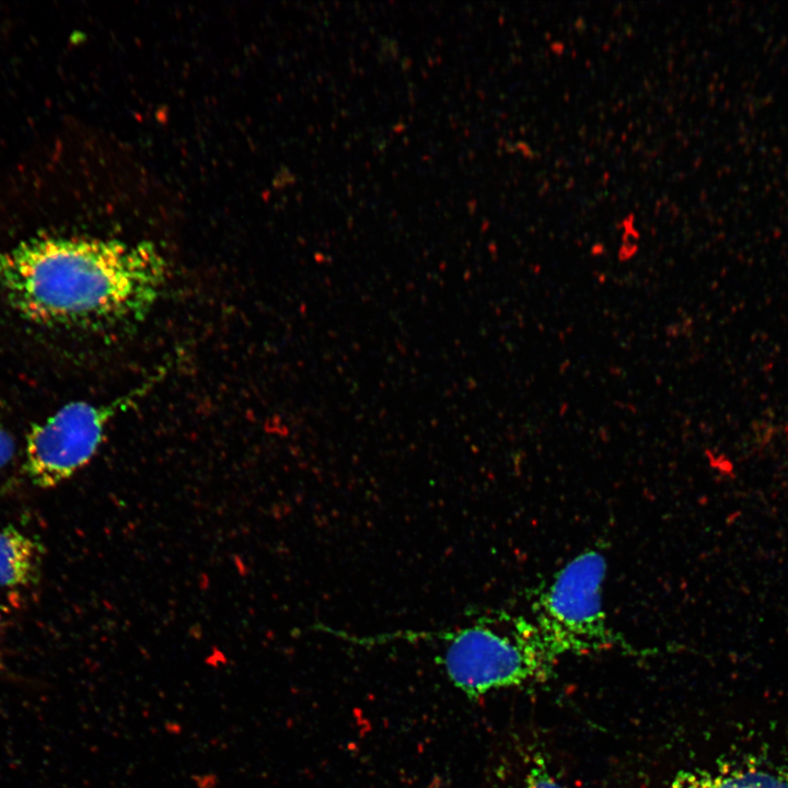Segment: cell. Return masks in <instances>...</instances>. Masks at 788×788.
<instances>
[{
    "label": "cell",
    "instance_id": "4",
    "mask_svg": "<svg viewBox=\"0 0 788 788\" xmlns=\"http://www.w3.org/2000/svg\"><path fill=\"white\" fill-rule=\"evenodd\" d=\"M154 381L106 404L71 402L27 434L25 468L38 487L51 488L70 478L95 455L109 421L148 393Z\"/></svg>",
    "mask_w": 788,
    "mask_h": 788
},
{
    "label": "cell",
    "instance_id": "1",
    "mask_svg": "<svg viewBox=\"0 0 788 788\" xmlns=\"http://www.w3.org/2000/svg\"><path fill=\"white\" fill-rule=\"evenodd\" d=\"M166 263L150 244L44 236L0 251V293L26 320L51 326L141 318Z\"/></svg>",
    "mask_w": 788,
    "mask_h": 788
},
{
    "label": "cell",
    "instance_id": "2",
    "mask_svg": "<svg viewBox=\"0 0 788 788\" xmlns=\"http://www.w3.org/2000/svg\"><path fill=\"white\" fill-rule=\"evenodd\" d=\"M557 660L532 622L513 618L508 630L479 622L445 638L440 656L452 685L471 699L490 692L545 681Z\"/></svg>",
    "mask_w": 788,
    "mask_h": 788
},
{
    "label": "cell",
    "instance_id": "8",
    "mask_svg": "<svg viewBox=\"0 0 788 788\" xmlns=\"http://www.w3.org/2000/svg\"><path fill=\"white\" fill-rule=\"evenodd\" d=\"M14 442L0 418V468L12 459Z\"/></svg>",
    "mask_w": 788,
    "mask_h": 788
},
{
    "label": "cell",
    "instance_id": "3",
    "mask_svg": "<svg viewBox=\"0 0 788 788\" xmlns=\"http://www.w3.org/2000/svg\"><path fill=\"white\" fill-rule=\"evenodd\" d=\"M606 571L603 553L586 549L558 570L537 595L532 623L557 661L566 654H587L616 645L602 600Z\"/></svg>",
    "mask_w": 788,
    "mask_h": 788
},
{
    "label": "cell",
    "instance_id": "5",
    "mask_svg": "<svg viewBox=\"0 0 788 788\" xmlns=\"http://www.w3.org/2000/svg\"><path fill=\"white\" fill-rule=\"evenodd\" d=\"M671 788H788V768L744 766L717 772L685 770Z\"/></svg>",
    "mask_w": 788,
    "mask_h": 788
},
{
    "label": "cell",
    "instance_id": "7",
    "mask_svg": "<svg viewBox=\"0 0 788 788\" xmlns=\"http://www.w3.org/2000/svg\"><path fill=\"white\" fill-rule=\"evenodd\" d=\"M513 788H565L553 775L544 760H534Z\"/></svg>",
    "mask_w": 788,
    "mask_h": 788
},
{
    "label": "cell",
    "instance_id": "6",
    "mask_svg": "<svg viewBox=\"0 0 788 788\" xmlns=\"http://www.w3.org/2000/svg\"><path fill=\"white\" fill-rule=\"evenodd\" d=\"M42 549L30 536L7 526L0 530V586L24 587L39 575Z\"/></svg>",
    "mask_w": 788,
    "mask_h": 788
}]
</instances>
